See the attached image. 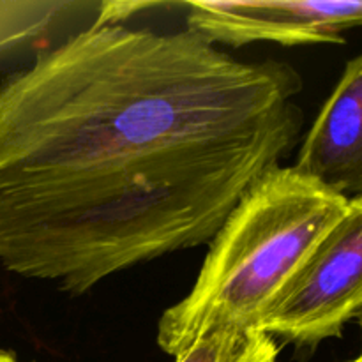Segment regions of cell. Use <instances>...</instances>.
Segmentation results:
<instances>
[{
	"label": "cell",
	"instance_id": "cell-9",
	"mask_svg": "<svg viewBox=\"0 0 362 362\" xmlns=\"http://www.w3.org/2000/svg\"><path fill=\"white\" fill-rule=\"evenodd\" d=\"M0 362H20L16 359V356H13L11 352H6V350H0Z\"/></svg>",
	"mask_w": 362,
	"mask_h": 362
},
{
	"label": "cell",
	"instance_id": "cell-10",
	"mask_svg": "<svg viewBox=\"0 0 362 362\" xmlns=\"http://www.w3.org/2000/svg\"><path fill=\"white\" fill-rule=\"evenodd\" d=\"M349 362H362V361H361V357H356V359H354V361H349Z\"/></svg>",
	"mask_w": 362,
	"mask_h": 362
},
{
	"label": "cell",
	"instance_id": "cell-5",
	"mask_svg": "<svg viewBox=\"0 0 362 362\" xmlns=\"http://www.w3.org/2000/svg\"><path fill=\"white\" fill-rule=\"evenodd\" d=\"M293 168L345 198L362 193V57L349 60Z\"/></svg>",
	"mask_w": 362,
	"mask_h": 362
},
{
	"label": "cell",
	"instance_id": "cell-6",
	"mask_svg": "<svg viewBox=\"0 0 362 362\" xmlns=\"http://www.w3.org/2000/svg\"><path fill=\"white\" fill-rule=\"evenodd\" d=\"M101 2L69 0H9L0 2V60L30 53L32 60L45 49L73 35L66 28L80 21L92 25ZM76 34V32H74Z\"/></svg>",
	"mask_w": 362,
	"mask_h": 362
},
{
	"label": "cell",
	"instance_id": "cell-2",
	"mask_svg": "<svg viewBox=\"0 0 362 362\" xmlns=\"http://www.w3.org/2000/svg\"><path fill=\"white\" fill-rule=\"evenodd\" d=\"M350 202L293 166L264 173L209 243L191 292L159 318V349L177 357L205 332L255 331L279 286Z\"/></svg>",
	"mask_w": 362,
	"mask_h": 362
},
{
	"label": "cell",
	"instance_id": "cell-8",
	"mask_svg": "<svg viewBox=\"0 0 362 362\" xmlns=\"http://www.w3.org/2000/svg\"><path fill=\"white\" fill-rule=\"evenodd\" d=\"M279 349L276 341L269 336L262 334L255 349L251 350L243 362H278Z\"/></svg>",
	"mask_w": 362,
	"mask_h": 362
},
{
	"label": "cell",
	"instance_id": "cell-3",
	"mask_svg": "<svg viewBox=\"0 0 362 362\" xmlns=\"http://www.w3.org/2000/svg\"><path fill=\"white\" fill-rule=\"evenodd\" d=\"M362 310V197L327 230L285 279L255 332L313 350L343 336Z\"/></svg>",
	"mask_w": 362,
	"mask_h": 362
},
{
	"label": "cell",
	"instance_id": "cell-1",
	"mask_svg": "<svg viewBox=\"0 0 362 362\" xmlns=\"http://www.w3.org/2000/svg\"><path fill=\"white\" fill-rule=\"evenodd\" d=\"M303 78L189 30L95 25L0 83V267L83 296L212 240L296 145Z\"/></svg>",
	"mask_w": 362,
	"mask_h": 362
},
{
	"label": "cell",
	"instance_id": "cell-7",
	"mask_svg": "<svg viewBox=\"0 0 362 362\" xmlns=\"http://www.w3.org/2000/svg\"><path fill=\"white\" fill-rule=\"evenodd\" d=\"M260 332L216 329L187 346L175 362H243L260 339Z\"/></svg>",
	"mask_w": 362,
	"mask_h": 362
},
{
	"label": "cell",
	"instance_id": "cell-4",
	"mask_svg": "<svg viewBox=\"0 0 362 362\" xmlns=\"http://www.w3.org/2000/svg\"><path fill=\"white\" fill-rule=\"evenodd\" d=\"M186 30L230 46L343 45L362 23L359 0H250L186 2Z\"/></svg>",
	"mask_w": 362,
	"mask_h": 362
}]
</instances>
